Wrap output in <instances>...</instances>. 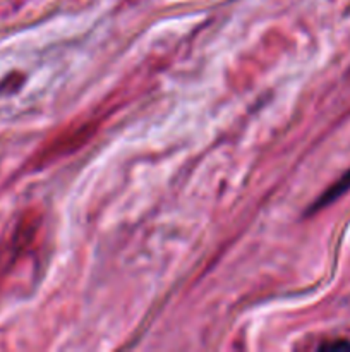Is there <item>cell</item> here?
Instances as JSON below:
<instances>
[{"label": "cell", "instance_id": "1", "mask_svg": "<svg viewBox=\"0 0 350 352\" xmlns=\"http://www.w3.org/2000/svg\"><path fill=\"white\" fill-rule=\"evenodd\" d=\"M347 189H350V170L347 172L345 175H343V177H342V181H338V182H336V184L333 186V188L329 189V191L326 192V195L323 196L321 199H319L318 206H325V205H328V203H331L333 199H336V198H338L340 195H343V192H345Z\"/></svg>", "mask_w": 350, "mask_h": 352}]
</instances>
